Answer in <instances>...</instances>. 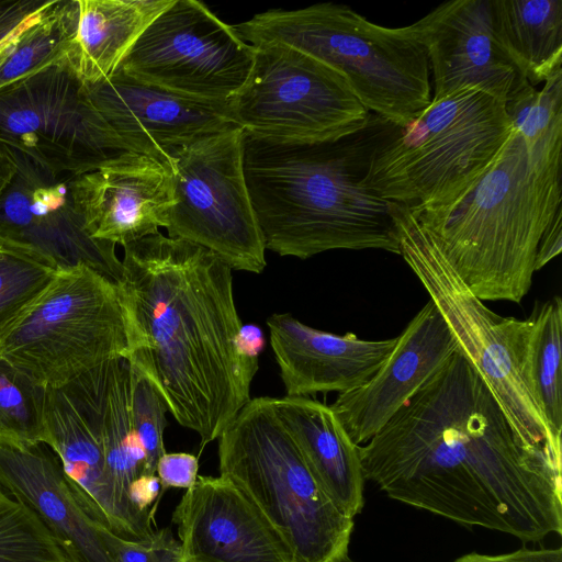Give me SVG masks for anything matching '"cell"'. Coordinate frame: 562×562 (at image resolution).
<instances>
[{
	"mask_svg": "<svg viewBox=\"0 0 562 562\" xmlns=\"http://www.w3.org/2000/svg\"><path fill=\"white\" fill-rule=\"evenodd\" d=\"M359 453L394 501L524 542L562 532L561 452L517 436L460 350Z\"/></svg>",
	"mask_w": 562,
	"mask_h": 562,
	"instance_id": "cell-1",
	"label": "cell"
},
{
	"mask_svg": "<svg viewBox=\"0 0 562 562\" xmlns=\"http://www.w3.org/2000/svg\"><path fill=\"white\" fill-rule=\"evenodd\" d=\"M123 248L117 285L126 359L175 419L200 436L202 450L250 401L236 345L243 324L232 268L211 250L159 232Z\"/></svg>",
	"mask_w": 562,
	"mask_h": 562,
	"instance_id": "cell-2",
	"label": "cell"
},
{
	"mask_svg": "<svg viewBox=\"0 0 562 562\" xmlns=\"http://www.w3.org/2000/svg\"><path fill=\"white\" fill-rule=\"evenodd\" d=\"M383 122L371 114L363 131L317 144L245 136V178L266 250L300 259L336 249L400 255L390 202L363 184Z\"/></svg>",
	"mask_w": 562,
	"mask_h": 562,
	"instance_id": "cell-3",
	"label": "cell"
},
{
	"mask_svg": "<svg viewBox=\"0 0 562 562\" xmlns=\"http://www.w3.org/2000/svg\"><path fill=\"white\" fill-rule=\"evenodd\" d=\"M561 202V159L536 156L512 127L462 195L446 204L409 207L475 296L520 303L532 284L541 236Z\"/></svg>",
	"mask_w": 562,
	"mask_h": 562,
	"instance_id": "cell-4",
	"label": "cell"
},
{
	"mask_svg": "<svg viewBox=\"0 0 562 562\" xmlns=\"http://www.w3.org/2000/svg\"><path fill=\"white\" fill-rule=\"evenodd\" d=\"M233 26L252 46L284 44L338 70L370 114L395 126L431 102L428 59L408 26H382L333 2L269 10Z\"/></svg>",
	"mask_w": 562,
	"mask_h": 562,
	"instance_id": "cell-5",
	"label": "cell"
},
{
	"mask_svg": "<svg viewBox=\"0 0 562 562\" xmlns=\"http://www.w3.org/2000/svg\"><path fill=\"white\" fill-rule=\"evenodd\" d=\"M510 131L505 102L483 91L431 100L404 126L383 122L363 184L415 209L449 203L480 179Z\"/></svg>",
	"mask_w": 562,
	"mask_h": 562,
	"instance_id": "cell-6",
	"label": "cell"
},
{
	"mask_svg": "<svg viewBox=\"0 0 562 562\" xmlns=\"http://www.w3.org/2000/svg\"><path fill=\"white\" fill-rule=\"evenodd\" d=\"M217 440L220 475L257 507L294 562H337L348 555L355 518L318 484L271 397L250 398Z\"/></svg>",
	"mask_w": 562,
	"mask_h": 562,
	"instance_id": "cell-7",
	"label": "cell"
},
{
	"mask_svg": "<svg viewBox=\"0 0 562 562\" xmlns=\"http://www.w3.org/2000/svg\"><path fill=\"white\" fill-rule=\"evenodd\" d=\"M390 204L400 256L429 294L459 350L487 384L514 431L531 447L561 452V435L548 426L527 385L531 318L503 317L491 311L461 280L415 212Z\"/></svg>",
	"mask_w": 562,
	"mask_h": 562,
	"instance_id": "cell-8",
	"label": "cell"
},
{
	"mask_svg": "<svg viewBox=\"0 0 562 562\" xmlns=\"http://www.w3.org/2000/svg\"><path fill=\"white\" fill-rule=\"evenodd\" d=\"M127 353L119 285L85 265L60 269L0 338V355L45 387Z\"/></svg>",
	"mask_w": 562,
	"mask_h": 562,
	"instance_id": "cell-9",
	"label": "cell"
},
{
	"mask_svg": "<svg viewBox=\"0 0 562 562\" xmlns=\"http://www.w3.org/2000/svg\"><path fill=\"white\" fill-rule=\"evenodd\" d=\"M227 112L248 136L299 144L348 137L371 120L342 74L279 43L255 46L250 72Z\"/></svg>",
	"mask_w": 562,
	"mask_h": 562,
	"instance_id": "cell-10",
	"label": "cell"
},
{
	"mask_svg": "<svg viewBox=\"0 0 562 562\" xmlns=\"http://www.w3.org/2000/svg\"><path fill=\"white\" fill-rule=\"evenodd\" d=\"M245 132L231 126L170 151L176 203L165 227L200 245L232 270L261 273L263 237L244 171Z\"/></svg>",
	"mask_w": 562,
	"mask_h": 562,
	"instance_id": "cell-11",
	"label": "cell"
},
{
	"mask_svg": "<svg viewBox=\"0 0 562 562\" xmlns=\"http://www.w3.org/2000/svg\"><path fill=\"white\" fill-rule=\"evenodd\" d=\"M0 142L53 175L74 177L130 151L59 65L0 89Z\"/></svg>",
	"mask_w": 562,
	"mask_h": 562,
	"instance_id": "cell-12",
	"label": "cell"
},
{
	"mask_svg": "<svg viewBox=\"0 0 562 562\" xmlns=\"http://www.w3.org/2000/svg\"><path fill=\"white\" fill-rule=\"evenodd\" d=\"M254 57L255 46L203 2L173 0L119 69L170 93L225 106L247 80Z\"/></svg>",
	"mask_w": 562,
	"mask_h": 562,
	"instance_id": "cell-13",
	"label": "cell"
},
{
	"mask_svg": "<svg viewBox=\"0 0 562 562\" xmlns=\"http://www.w3.org/2000/svg\"><path fill=\"white\" fill-rule=\"evenodd\" d=\"M111 362L60 386L47 387L44 445L58 458L85 512L114 535L136 542L105 473L103 426Z\"/></svg>",
	"mask_w": 562,
	"mask_h": 562,
	"instance_id": "cell-14",
	"label": "cell"
},
{
	"mask_svg": "<svg viewBox=\"0 0 562 562\" xmlns=\"http://www.w3.org/2000/svg\"><path fill=\"white\" fill-rule=\"evenodd\" d=\"M13 156L16 172L0 196V236L34 248L59 269L85 265L119 284L123 265L115 245L86 231L71 194L74 176Z\"/></svg>",
	"mask_w": 562,
	"mask_h": 562,
	"instance_id": "cell-15",
	"label": "cell"
},
{
	"mask_svg": "<svg viewBox=\"0 0 562 562\" xmlns=\"http://www.w3.org/2000/svg\"><path fill=\"white\" fill-rule=\"evenodd\" d=\"M407 26L425 49L432 101L476 89L506 102L526 80L495 36L490 0L447 1Z\"/></svg>",
	"mask_w": 562,
	"mask_h": 562,
	"instance_id": "cell-16",
	"label": "cell"
},
{
	"mask_svg": "<svg viewBox=\"0 0 562 562\" xmlns=\"http://www.w3.org/2000/svg\"><path fill=\"white\" fill-rule=\"evenodd\" d=\"M70 188L88 234L123 247L166 227L176 203L169 166L134 151L74 177Z\"/></svg>",
	"mask_w": 562,
	"mask_h": 562,
	"instance_id": "cell-17",
	"label": "cell"
},
{
	"mask_svg": "<svg viewBox=\"0 0 562 562\" xmlns=\"http://www.w3.org/2000/svg\"><path fill=\"white\" fill-rule=\"evenodd\" d=\"M391 355L362 385L330 405L357 446L368 442L459 350L458 341L429 300L396 337Z\"/></svg>",
	"mask_w": 562,
	"mask_h": 562,
	"instance_id": "cell-18",
	"label": "cell"
},
{
	"mask_svg": "<svg viewBox=\"0 0 562 562\" xmlns=\"http://www.w3.org/2000/svg\"><path fill=\"white\" fill-rule=\"evenodd\" d=\"M171 519L181 562H294L257 507L222 475H198Z\"/></svg>",
	"mask_w": 562,
	"mask_h": 562,
	"instance_id": "cell-19",
	"label": "cell"
},
{
	"mask_svg": "<svg viewBox=\"0 0 562 562\" xmlns=\"http://www.w3.org/2000/svg\"><path fill=\"white\" fill-rule=\"evenodd\" d=\"M85 91L130 151L164 165L171 150L236 126L229 120L227 105L206 104L170 93L120 69L101 82L85 86Z\"/></svg>",
	"mask_w": 562,
	"mask_h": 562,
	"instance_id": "cell-20",
	"label": "cell"
},
{
	"mask_svg": "<svg viewBox=\"0 0 562 562\" xmlns=\"http://www.w3.org/2000/svg\"><path fill=\"white\" fill-rule=\"evenodd\" d=\"M267 326L285 396L294 397L357 389L378 371L397 340L327 333L289 313L272 314Z\"/></svg>",
	"mask_w": 562,
	"mask_h": 562,
	"instance_id": "cell-21",
	"label": "cell"
},
{
	"mask_svg": "<svg viewBox=\"0 0 562 562\" xmlns=\"http://www.w3.org/2000/svg\"><path fill=\"white\" fill-rule=\"evenodd\" d=\"M45 446L0 443V492L35 514L68 562H115L101 538L100 524L80 506L58 458Z\"/></svg>",
	"mask_w": 562,
	"mask_h": 562,
	"instance_id": "cell-22",
	"label": "cell"
},
{
	"mask_svg": "<svg viewBox=\"0 0 562 562\" xmlns=\"http://www.w3.org/2000/svg\"><path fill=\"white\" fill-rule=\"evenodd\" d=\"M271 398L278 418L318 484L340 510L355 518L364 504L359 446L330 406L310 397Z\"/></svg>",
	"mask_w": 562,
	"mask_h": 562,
	"instance_id": "cell-23",
	"label": "cell"
},
{
	"mask_svg": "<svg viewBox=\"0 0 562 562\" xmlns=\"http://www.w3.org/2000/svg\"><path fill=\"white\" fill-rule=\"evenodd\" d=\"M173 0H78L75 33L59 66L89 86L110 78Z\"/></svg>",
	"mask_w": 562,
	"mask_h": 562,
	"instance_id": "cell-24",
	"label": "cell"
},
{
	"mask_svg": "<svg viewBox=\"0 0 562 562\" xmlns=\"http://www.w3.org/2000/svg\"><path fill=\"white\" fill-rule=\"evenodd\" d=\"M103 452L105 473L114 498L139 543L153 541V515L139 512L130 501L135 480L146 473L144 451L136 437L131 415V364L126 358L113 359L104 407Z\"/></svg>",
	"mask_w": 562,
	"mask_h": 562,
	"instance_id": "cell-25",
	"label": "cell"
},
{
	"mask_svg": "<svg viewBox=\"0 0 562 562\" xmlns=\"http://www.w3.org/2000/svg\"><path fill=\"white\" fill-rule=\"evenodd\" d=\"M495 36L531 86L562 68V0H490Z\"/></svg>",
	"mask_w": 562,
	"mask_h": 562,
	"instance_id": "cell-26",
	"label": "cell"
},
{
	"mask_svg": "<svg viewBox=\"0 0 562 562\" xmlns=\"http://www.w3.org/2000/svg\"><path fill=\"white\" fill-rule=\"evenodd\" d=\"M526 379L530 394L551 430L562 434V299L537 305L529 316Z\"/></svg>",
	"mask_w": 562,
	"mask_h": 562,
	"instance_id": "cell-27",
	"label": "cell"
},
{
	"mask_svg": "<svg viewBox=\"0 0 562 562\" xmlns=\"http://www.w3.org/2000/svg\"><path fill=\"white\" fill-rule=\"evenodd\" d=\"M78 0H49L0 65V89L61 64L75 33Z\"/></svg>",
	"mask_w": 562,
	"mask_h": 562,
	"instance_id": "cell-28",
	"label": "cell"
},
{
	"mask_svg": "<svg viewBox=\"0 0 562 562\" xmlns=\"http://www.w3.org/2000/svg\"><path fill=\"white\" fill-rule=\"evenodd\" d=\"M538 90L522 80L505 102L510 125L526 140L530 151L549 159H561L562 68Z\"/></svg>",
	"mask_w": 562,
	"mask_h": 562,
	"instance_id": "cell-29",
	"label": "cell"
},
{
	"mask_svg": "<svg viewBox=\"0 0 562 562\" xmlns=\"http://www.w3.org/2000/svg\"><path fill=\"white\" fill-rule=\"evenodd\" d=\"M59 270L34 248L0 236V338L43 294Z\"/></svg>",
	"mask_w": 562,
	"mask_h": 562,
	"instance_id": "cell-30",
	"label": "cell"
},
{
	"mask_svg": "<svg viewBox=\"0 0 562 562\" xmlns=\"http://www.w3.org/2000/svg\"><path fill=\"white\" fill-rule=\"evenodd\" d=\"M47 387L0 355V443L29 448L45 442Z\"/></svg>",
	"mask_w": 562,
	"mask_h": 562,
	"instance_id": "cell-31",
	"label": "cell"
},
{
	"mask_svg": "<svg viewBox=\"0 0 562 562\" xmlns=\"http://www.w3.org/2000/svg\"><path fill=\"white\" fill-rule=\"evenodd\" d=\"M0 562H68L35 514L0 492Z\"/></svg>",
	"mask_w": 562,
	"mask_h": 562,
	"instance_id": "cell-32",
	"label": "cell"
},
{
	"mask_svg": "<svg viewBox=\"0 0 562 562\" xmlns=\"http://www.w3.org/2000/svg\"><path fill=\"white\" fill-rule=\"evenodd\" d=\"M131 364V363H130ZM167 405L153 383L131 364L132 423L144 451L146 473L156 474L158 459L166 452L164 432Z\"/></svg>",
	"mask_w": 562,
	"mask_h": 562,
	"instance_id": "cell-33",
	"label": "cell"
},
{
	"mask_svg": "<svg viewBox=\"0 0 562 562\" xmlns=\"http://www.w3.org/2000/svg\"><path fill=\"white\" fill-rule=\"evenodd\" d=\"M101 538L115 562H181V547L169 527L157 529L149 543L121 538L99 525Z\"/></svg>",
	"mask_w": 562,
	"mask_h": 562,
	"instance_id": "cell-34",
	"label": "cell"
},
{
	"mask_svg": "<svg viewBox=\"0 0 562 562\" xmlns=\"http://www.w3.org/2000/svg\"><path fill=\"white\" fill-rule=\"evenodd\" d=\"M199 458L187 452H165L157 461L160 495L170 487L190 488L198 479Z\"/></svg>",
	"mask_w": 562,
	"mask_h": 562,
	"instance_id": "cell-35",
	"label": "cell"
},
{
	"mask_svg": "<svg viewBox=\"0 0 562 562\" xmlns=\"http://www.w3.org/2000/svg\"><path fill=\"white\" fill-rule=\"evenodd\" d=\"M47 3L46 0L0 1V47L18 36Z\"/></svg>",
	"mask_w": 562,
	"mask_h": 562,
	"instance_id": "cell-36",
	"label": "cell"
},
{
	"mask_svg": "<svg viewBox=\"0 0 562 562\" xmlns=\"http://www.w3.org/2000/svg\"><path fill=\"white\" fill-rule=\"evenodd\" d=\"M236 345L245 378L251 383L259 369V356L265 347L261 328L254 324L243 325Z\"/></svg>",
	"mask_w": 562,
	"mask_h": 562,
	"instance_id": "cell-37",
	"label": "cell"
},
{
	"mask_svg": "<svg viewBox=\"0 0 562 562\" xmlns=\"http://www.w3.org/2000/svg\"><path fill=\"white\" fill-rule=\"evenodd\" d=\"M452 562H562L561 548H521L509 553L482 554L468 553Z\"/></svg>",
	"mask_w": 562,
	"mask_h": 562,
	"instance_id": "cell-38",
	"label": "cell"
},
{
	"mask_svg": "<svg viewBox=\"0 0 562 562\" xmlns=\"http://www.w3.org/2000/svg\"><path fill=\"white\" fill-rule=\"evenodd\" d=\"M562 250V209H560L552 222L546 228L538 245L535 272L542 269Z\"/></svg>",
	"mask_w": 562,
	"mask_h": 562,
	"instance_id": "cell-39",
	"label": "cell"
},
{
	"mask_svg": "<svg viewBox=\"0 0 562 562\" xmlns=\"http://www.w3.org/2000/svg\"><path fill=\"white\" fill-rule=\"evenodd\" d=\"M16 172L13 154L0 142V196Z\"/></svg>",
	"mask_w": 562,
	"mask_h": 562,
	"instance_id": "cell-40",
	"label": "cell"
},
{
	"mask_svg": "<svg viewBox=\"0 0 562 562\" xmlns=\"http://www.w3.org/2000/svg\"><path fill=\"white\" fill-rule=\"evenodd\" d=\"M18 37V36H16ZM16 37L12 38L11 41H9L8 43H5L1 48H0V65L2 64V61L7 58V56L9 55V53L11 52L12 47H13V44L16 40Z\"/></svg>",
	"mask_w": 562,
	"mask_h": 562,
	"instance_id": "cell-41",
	"label": "cell"
},
{
	"mask_svg": "<svg viewBox=\"0 0 562 562\" xmlns=\"http://www.w3.org/2000/svg\"><path fill=\"white\" fill-rule=\"evenodd\" d=\"M337 562H356V561L351 560L348 555H346L345 558L340 559Z\"/></svg>",
	"mask_w": 562,
	"mask_h": 562,
	"instance_id": "cell-42",
	"label": "cell"
}]
</instances>
